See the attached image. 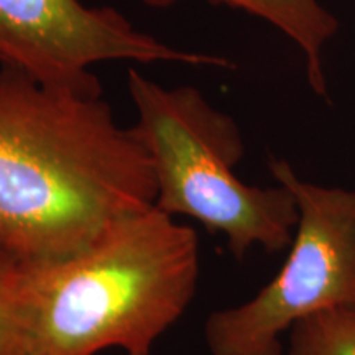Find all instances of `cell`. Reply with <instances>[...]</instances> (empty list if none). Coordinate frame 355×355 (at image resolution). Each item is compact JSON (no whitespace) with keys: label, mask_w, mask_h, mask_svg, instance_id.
<instances>
[{"label":"cell","mask_w":355,"mask_h":355,"mask_svg":"<svg viewBox=\"0 0 355 355\" xmlns=\"http://www.w3.org/2000/svg\"><path fill=\"white\" fill-rule=\"evenodd\" d=\"M0 355H25L21 263L0 248Z\"/></svg>","instance_id":"ba28073f"},{"label":"cell","mask_w":355,"mask_h":355,"mask_svg":"<svg viewBox=\"0 0 355 355\" xmlns=\"http://www.w3.org/2000/svg\"><path fill=\"white\" fill-rule=\"evenodd\" d=\"M157 201L153 165L102 94L0 71V248L24 261L68 257Z\"/></svg>","instance_id":"6da1fadb"},{"label":"cell","mask_w":355,"mask_h":355,"mask_svg":"<svg viewBox=\"0 0 355 355\" xmlns=\"http://www.w3.org/2000/svg\"><path fill=\"white\" fill-rule=\"evenodd\" d=\"M290 191L298 224L285 263L252 298L204 322L211 355H285V336L316 314L355 309V191L304 180L290 162L270 159Z\"/></svg>","instance_id":"277c9868"},{"label":"cell","mask_w":355,"mask_h":355,"mask_svg":"<svg viewBox=\"0 0 355 355\" xmlns=\"http://www.w3.org/2000/svg\"><path fill=\"white\" fill-rule=\"evenodd\" d=\"M127 86L137 110L133 125L153 165L159 211L194 219L224 235L237 259L261 248L290 247L298 224L293 194L278 184L243 183L235 166L243 158L241 130L196 87H163L135 68Z\"/></svg>","instance_id":"3957f363"},{"label":"cell","mask_w":355,"mask_h":355,"mask_svg":"<svg viewBox=\"0 0 355 355\" xmlns=\"http://www.w3.org/2000/svg\"><path fill=\"white\" fill-rule=\"evenodd\" d=\"M0 61L44 86L102 94L89 68L104 61L224 66L140 32L109 7L81 0H0Z\"/></svg>","instance_id":"5b68a950"},{"label":"cell","mask_w":355,"mask_h":355,"mask_svg":"<svg viewBox=\"0 0 355 355\" xmlns=\"http://www.w3.org/2000/svg\"><path fill=\"white\" fill-rule=\"evenodd\" d=\"M285 355H355V309L329 311L296 324Z\"/></svg>","instance_id":"52a82bcc"},{"label":"cell","mask_w":355,"mask_h":355,"mask_svg":"<svg viewBox=\"0 0 355 355\" xmlns=\"http://www.w3.org/2000/svg\"><path fill=\"white\" fill-rule=\"evenodd\" d=\"M21 263L25 355H152L198 291L196 230L157 206L81 250Z\"/></svg>","instance_id":"7a4b0ae2"},{"label":"cell","mask_w":355,"mask_h":355,"mask_svg":"<svg viewBox=\"0 0 355 355\" xmlns=\"http://www.w3.org/2000/svg\"><path fill=\"white\" fill-rule=\"evenodd\" d=\"M150 7L165 8L178 0H141ZM259 17L290 38L304 55L306 74L314 94L327 97V78L322 53L336 37L339 21L319 0H217Z\"/></svg>","instance_id":"8992f818"},{"label":"cell","mask_w":355,"mask_h":355,"mask_svg":"<svg viewBox=\"0 0 355 355\" xmlns=\"http://www.w3.org/2000/svg\"><path fill=\"white\" fill-rule=\"evenodd\" d=\"M354 2H355V0H354Z\"/></svg>","instance_id":"9c48e42d"}]
</instances>
